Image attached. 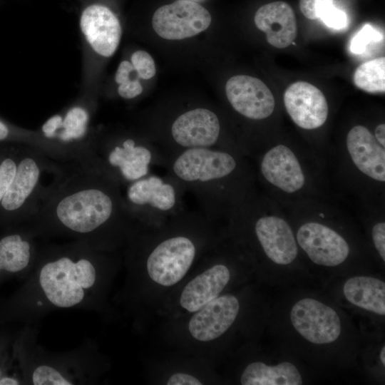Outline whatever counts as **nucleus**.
Segmentation results:
<instances>
[{"mask_svg": "<svg viewBox=\"0 0 385 385\" xmlns=\"http://www.w3.org/2000/svg\"><path fill=\"white\" fill-rule=\"evenodd\" d=\"M41 240L81 241L114 252L138 227L119 182L92 158L64 163L53 188L26 223Z\"/></svg>", "mask_w": 385, "mask_h": 385, "instance_id": "obj_1", "label": "nucleus"}, {"mask_svg": "<svg viewBox=\"0 0 385 385\" xmlns=\"http://www.w3.org/2000/svg\"><path fill=\"white\" fill-rule=\"evenodd\" d=\"M355 86L368 93H384L385 58L379 57L359 66L354 73Z\"/></svg>", "mask_w": 385, "mask_h": 385, "instance_id": "obj_24", "label": "nucleus"}, {"mask_svg": "<svg viewBox=\"0 0 385 385\" xmlns=\"http://www.w3.org/2000/svg\"><path fill=\"white\" fill-rule=\"evenodd\" d=\"M212 222L200 210L185 209L158 226L139 224L125 244L128 260L143 262L157 284L175 285L201 252L211 247Z\"/></svg>", "mask_w": 385, "mask_h": 385, "instance_id": "obj_3", "label": "nucleus"}, {"mask_svg": "<svg viewBox=\"0 0 385 385\" xmlns=\"http://www.w3.org/2000/svg\"><path fill=\"white\" fill-rule=\"evenodd\" d=\"M237 208L252 220L257 240L271 261L285 265L296 259L297 242L290 226L284 219L274 215L252 217L242 204Z\"/></svg>", "mask_w": 385, "mask_h": 385, "instance_id": "obj_11", "label": "nucleus"}, {"mask_svg": "<svg viewBox=\"0 0 385 385\" xmlns=\"http://www.w3.org/2000/svg\"><path fill=\"white\" fill-rule=\"evenodd\" d=\"M80 27L86 41L98 54L110 57L120 43L122 30L116 16L106 6L93 4L81 16Z\"/></svg>", "mask_w": 385, "mask_h": 385, "instance_id": "obj_16", "label": "nucleus"}, {"mask_svg": "<svg viewBox=\"0 0 385 385\" xmlns=\"http://www.w3.org/2000/svg\"><path fill=\"white\" fill-rule=\"evenodd\" d=\"M113 252L81 241L41 242L35 264L11 302V314L28 324L52 312H102L115 268Z\"/></svg>", "mask_w": 385, "mask_h": 385, "instance_id": "obj_2", "label": "nucleus"}, {"mask_svg": "<svg viewBox=\"0 0 385 385\" xmlns=\"http://www.w3.org/2000/svg\"><path fill=\"white\" fill-rule=\"evenodd\" d=\"M372 240L376 250L382 260L385 261V223H376L371 230Z\"/></svg>", "mask_w": 385, "mask_h": 385, "instance_id": "obj_30", "label": "nucleus"}, {"mask_svg": "<svg viewBox=\"0 0 385 385\" xmlns=\"http://www.w3.org/2000/svg\"><path fill=\"white\" fill-rule=\"evenodd\" d=\"M255 24L265 32L267 42L277 48L292 44L297 34L295 14L284 1H274L263 5L256 11Z\"/></svg>", "mask_w": 385, "mask_h": 385, "instance_id": "obj_21", "label": "nucleus"}, {"mask_svg": "<svg viewBox=\"0 0 385 385\" xmlns=\"http://www.w3.org/2000/svg\"><path fill=\"white\" fill-rule=\"evenodd\" d=\"M295 330L306 340L316 344L336 341L342 331L337 312L327 304L312 298L296 302L290 312Z\"/></svg>", "mask_w": 385, "mask_h": 385, "instance_id": "obj_10", "label": "nucleus"}, {"mask_svg": "<svg viewBox=\"0 0 385 385\" xmlns=\"http://www.w3.org/2000/svg\"><path fill=\"white\" fill-rule=\"evenodd\" d=\"M319 19L328 27L334 29H342L347 25L346 14L336 8L333 2H327L322 5L318 12Z\"/></svg>", "mask_w": 385, "mask_h": 385, "instance_id": "obj_26", "label": "nucleus"}, {"mask_svg": "<svg viewBox=\"0 0 385 385\" xmlns=\"http://www.w3.org/2000/svg\"><path fill=\"white\" fill-rule=\"evenodd\" d=\"M225 93L232 108L246 118L260 120L270 116L274 98L270 88L259 78L237 75L226 83Z\"/></svg>", "mask_w": 385, "mask_h": 385, "instance_id": "obj_12", "label": "nucleus"}, {"mask_svg": "<svg viewBox=\"0 0 385 385\" xmlns=\"http://www.w3.org/2000/svg\"><path fill=\"white\" fill-rule=\"evenodd\" d=\"M91 152L121 187L146 176L154 166L164 168L167 162L166 155L150 140L130 136L91 143Z\"/></svg>", "mask_w": 385, "mask_h": 385, "instance_id": "obj_7", "label": "nucleus"}, {"mask_svg": "<svg viewBox=\"0 0 385 385\" xmlns=\"http://www.w3.org/2000/svg\"><path fill=\"white\" fill-rule=\"evenodd\" d=\"M168 385H201L202 382L196 376L184 372H177L166 380Z\"/></svg>", "mask_w": 385, "mask_h": 385, "instance_id": "obj_32", "label": "nucleus"}, {"mask_svg": "<svg viewBox=\"0 0 385 385\" xmlns=\"http://www.w3.org/2000/svg\"><path fill=\"white\" fill-rule=\"evenodd\" d=\"M240 383L242 385H300L302 379L297 367L290 362L269 366L255 361L245 367Z\"/></svg>", "mask_w": 385, "mask_h": 385, "instance_id": "obj_23", "label": "nucleus"}, {"mask_svg": "<svg viewBox=\"0 0 385 385\" xmlns=\"http://www.w3.org/2000/svg\"><path fill=\"white\" fill-rule=\"evenodd\" d=\"M183 185L166 173L146 176L122 187L125 204L135 220L145 226H158L185 208Z\"/></svg>", "mask_w": 385, "mask_h": 385, "instance_id": "obj_6", "label": "nucleus"}, {"mask_svg": "<svg viewBox=\"0 0 385 385\" xmlns=\"http://www.w3.org/2000/svg\"><path fill=\"white\" fill-rule=\"evenodd\" d=\"M380 359L383 365L385 364V347L383 346L380 352Z\"/></svg>", "mask_w": 385, "mask_h": 385, "instance_id": "obj_36", "label": "nucleus"}, {"mask_svg": "<svg viewBox=\"0 0 385 385\" xmlns=\"http://www.w3.org/2000/svg\"><path fill=\"white\" fill-rule=\"evenodd\" d=\"M143 92V86L138 78L129 79L128 81L119 84L118 93L120 97L125 99H133Z\"/></svg>", "mask_w": 385, "mask_h": 385, "instance_id": "obj_29", "label": "nucleus"}, {"mask_svg": "<svg viewBox=\"0 0 385 385\" xmlns=\"http://www.w3.org/2000/svg\"><path fill=\"white\" fill-rule=\"evenodd\" d=\"M38 332L36 324H27L15 342L24 384H94L106 370V361L93 341L72 350L51 351L38 343Z\"/></svg>", "mask_w": 385, "mask_h": 385, "instance_id": "obj_5", "label": "nucleus"}, {"mask_svg": "<svg viewBox=\"0 0 385 385\" xmlns=\"http://www.w3.org/2000/svg\"><path fill=\"white\" fill-rule=\"evenodd\" d=\"M346 148L356 168L371 179L385 181V148L365 126L358 125L348 133Z\"/></svg>", "mask_w": 385, "mask_h": 385, "instance_id": "obj_19", "label": "nucleus"}, {"mask_svg": "<svg viewBox=\"0 0 385 385\" xmlns=\"http://www.w3.org/2000/svg\"><path fill=\"white\" fill-rule=\"evenodd\" d=\"M25 148L20 152L18 158L8 156L0 162V203L15 176Z\"/></svg>", "mask_w": 385, "mask_h": 385, "instance_id": "obj_27", "label": "nucleus"}, {"mask_svg": "<svg viewBox=\"0 0 385 385\" xmlns=\"http://www.w3.org/2000/svg\"><path fill=\"white\" fill-rule=\"evenodd\" d=\"M138 78L148 80L156 73L155 65L152 56L146 51H137L131 56V62Z\"/></svg>", "mask_w": 385, "mask_h": 385, "instance_id": "obj_28", "label": "nucleus"}, {"mask_svg": "<svg viewBox=\"0 0 385 385\" xmlns=\"http://www.w3.org/2000/svg\"><path fill=\"white\" fill-rule=\"evenodd\" d=\"M9 135L8 127L1 121H0V140H5Z\"/></svg>", "mask_w": 385, "mask_h": 385, "instance_id": "obj_35", "label": "nucleus"}, {"mask_svg": "<svg viewBox=\"0 0 385 385\" xmlns=\"http://www.w3.org/2000/svg\"><path fill=\"white\" fill-rule=\"evenodd\" d=\"M284 103L292 121L299 128L312 130L326 122L329 107L323 93L305 81L291 84L284 94Z\"/></svg>", "mask_w": 385, "mask_h": 385, "instance_id": "obj_15", "label": "nucleus"}, {"mask_svg": "<svg viewBox=\"0 0 385 385\" xmlns=\"http://www.w3.org/2000/svg\"><path fill=\"white\" fill-rule=\"evenodd\" d=\"M41 240L24 224L0 237V275H27L37 258Z\"/></svg>", "mask_w": 385, "mask_h": 385, "instance_id": "obj_18", "label": "nucleus"}, {"mask_svg": "<svg viewBox=\"0 0 385 385\" xmlns=\"http://www.w3.org/2000/svg\"><path fill=\"white\" fill-rule=\"evenodd\" d=\"M239 311L240 303L235 296L220 295L193 312L188 322V332L197 341H213L230 329Z\"/></svg>", "mask_w": 385, "mask_h": 385, "instance_id": "obj_14", "label": "nucleus"}, {"mask_svg": "<svg viewBox=\"0 0 385 385\" xmlns=\"http://www.w3.org/2000/svg\"><path fill=\"white\" fill-rule=\"evenodd\" d=\"M211 23L209 11L199 4L178 0L159 7L152 18L155 31L168 40H180L196 36Z\"/></svg>", "mask_w": 385, "mask_h": 385, "instance_id": "obj_9", "label": "nucleus"}, {"mask_svg": "<svg viewBox=\"0 0 385 385\" xmlns=\"http://www.w3.org/2000/svg\"><path fill=\"white\" fill-rule=\"evenodd\" d=\"M297 240L300 247L315 264L335 267L344 262L349 254L345 239L332 228L316 222L299 227Z\"/></svg>", "mask_w": 385, "mask_h": 385, "instance_id": "obj_13", "label": "nucleus"}, {"mask_svg": "<svg viewBox=\"0 0 385 385\" xmlns=\"http://www.w3.org/2000/svg\"><path fill=\"white\" fill-rule=\"evenodd\" d=\"M374 138L376 141L385 148V124H379L375 129Z\"/></svg>", "mask_w": 385, "mask_h": 385, "instance_id": "obj_34", "label": "nucleus"}, {"mask_svg": "<svg viewBox=\"0 0 385 385\" xmlns=\"http://www.w3.org/2000/svg\"><path fill=\"white\" fill-rule=\"evenodd\" d=\"M260 172L265 180L283 192L294 193L305 184V176L296 155L284 145H275L262 155Z\"/></svg>", "mask_w": 385, "mask_h": 385, "instance_id": "obj_17", "label": "nucleus"}, {"mask_svg": "<svg viewBox=\"0 0 385 385\" xmlns=\"http://www.w3.org/2000/svg\"><path fill=\"white\" fill-rule=\"evenodd\" d=\"M166 135L157 146L167 157L191 148L234 150L222 141L220 118L207 108L197 107L181 113L171 122Z\"/></svg>", "mask_w": 385, "mask_h": 385, "instance_id": "obj_8", "label": "nucleus"}, {"mask_svg": "<svg viewBox=\"0 0 385 385\" xmlns=\"http://www.w3.org/2000/svg\"><path fill=\"white\" fill-rule=\"evenodd\" d=\"M133 71H135L134 68L130 61H121L115 76V82L120 84L128 81L130 79V75Z\"/></svg>", "mask_w": 385, "mask_h": 385, "instance_id": "obj_33", "label": "nucleus"}, {"mask_svg": "<svg viewBox=\"0 0 385 385\" xmlns=\"http://www.w3.org/2000/svg\"><path fill=\"white\" fill-rule=\"evenodd\" d=\"M334 0H300L299 9L303 15L309 19H319V9L322 5Z\"/></svg>", "mask_w": 385, "mask_h": 385, "instance_id": "obj_31", "label": "nucleus"}, {"mask_svg": "<svg viewBox=\"0 0 385 385\" xmlns=\"http://www.w3.org/2000/svg\"><path fill=\"white\" fill-rule=\"evenodd\" d=\"M343 292L352 304L379 315L385 314V283L382 280L367 276L354 277L346 280Z\"/></svg>", "mask_w": 385, "mask_h": 385, "instance_id": "obj_22", "label": "nucleus"}, {"mask_svg": "<svg viewBox=\"0 0 385 385\" xmlns=\"http://www.w3.org/2000/svg\"><path fill=\"white\" fill-rule=\"evenodd\" d=\"M230 279L229 267L215 263L189 281L179 298L180 305L193 313L219 297Z\"/></svg>", "mask_w": 385, "mask_h": 385, "instance_id": "obj_20", "label": "nucleus"}, {"mask_svg": "<svg viewBox=\"0 0 385 385\" xmlns=\"http://www.w3.org/2000/svg\"><path fill=\"white\" fill-rule=\"evenodd\" d=\"M382 39L381 34L369 24L364 25L352 38L350 50L353 53H364L371 42H377Z\"/></svg>", "mask_w": 385, "mask_h": 385, "instance_id": "obj_25", "label": "nucleus"}, {"mask_svg": "<svg viewBox=\"0 0 385 385\" xmlns=\"http://www.w3.org/2000/svg\"><path fill=\"white\" fill-rule=\"evenodd\" d=\"M239 153L191 148L168 156L164 168L195 196L200 210L214 222L231 215L250 197L251 176Z\"/></svg>", "mask_w": 385, "mask_h": 385, "instance_id": "obj_4", "label": "nucleus"}]
</instances>
